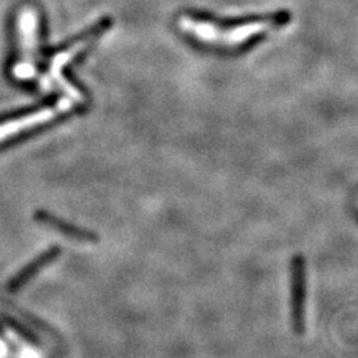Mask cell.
Here are the masks:
<instances>
[{"label": "cell", "mask_w": 358, "mask_h": 358, "mask_svg": "<svg viewBox=\"0 0 358 358\" xmlns=\"http://www.w3.org/2000/svg\"><path fill=\"white\" fill-rule=\"evenodd\" d=\"M273 21H248L242 26H235L231 29H221L214 23L194 20L190 16H182L179 20V26L188 35H193L197 40H201L207 45H218L224 48L240 47L249 40H253L258 35H261L270 27Z\"/></svg>", "instance_id": "cell-1"}, {"label": "cell", "mask_w": 358, "mask_h": 358, "mask_svg": "<svg viewBox=\"0 0 358 358\" xmlns=\"http://www.w3.org/2000/svg\"><path fill=\"white\" fill-rule=\"evenodd\" d=\"M106 26H107L106 23L101 24V26H97L93 30H90L88 35H86L84 38H81L79 40H77V42L71 45L69 48H66L64 51L55 54L53 57V60L49 62L47 75L42 78V81H40V87H42L45 91H51L54 87L62 88L66 96L79 99V101L84 102V96H82L81 91L78 88H75L72 84H69L68 79L64 78L63 69L69 64L72 58H75L79 53L84 51V49L106 29Z\"/></svg>", "instance_id": "cell-2"}, {"label": "cell", "mask_w": 358, "mask_h": 358, "mask_svg": "<svg viewBox=\"0 0 358 358\" xmlns=\"http://www.w3.org/2000/svg\"><path fill=\"white\" fill-rule=\"evenodd\" d=\"M38 12L33 8H23L18 14V35H20V55L15 63L12 73L16 79H31L38 73Z\"/></svg>", "instance_id": "cell-3"}, {"label": "cell", "mask_w": 358, "mask_h": 358, "mask_svg": "<svg viewBox=\"0 0 358 358\" xmlns=\"http://www.w3.org/2000/svg\"><path fill=\"white\" fill-rule=\"evenodd\" d=\"M78 103H82V101L64 94L62 99H58V101L51 106H47L39 111L23 115V116H20V118H15V120L6 121V123H0V142H5V140L20 135V133H23V131L31 130L35 127L42 126V124L53 121L54 118H57V116L71 112Z\"/></svg>", "instance_id": "cell-4"}, {"label": "cell", "mask_w": 358, "mask_h": 358, "mask_svg": "<svg viewBox=\"0 0 358 358\" xmlns=\"http://www.w3.org/2000/svg\"><path fill=\"white\" fill-rule=\"evenodd\" d=\"M303 302H305V264L302 257L293 263V320L296 331H303Z\"/></svg>", "instance_id": "cell-5"}, {"label": "cell", "mask_w": 358, "mask_h": 358, "mask_svg": "<svg viewBox=\"0 0 358 358\" xmlns=\"http://www.w3.org/2000/svg\"><path fill=\"white\" fill-rule=\"evenodd\" d=\"M38 220H39L40 222L47 224V226H49L51 229L63 233L64 236L72 238V239H75V240H81V242H87V240H94V238L91 236L90 233L75 229V227L69 226V224H66V222H63V221H60V220H57V218H54V216L48 215V214H39V215H38Z\"/></svg>", "instance_id": "cell-6"}, {"label": "cell", "mask_w": 358, "mask_h": 358, "mask_svg": "<svg viewBox=\"0 0 358 358\" xmlns=\"http://www.w3.org/2000/svg\"><path fill=\"white\" fill-rule=\"evenodd\" d=\"M55 255H57L55 249H54L53 253H47V254H44V255H40V258H38L36 261H33L27 269H24L23 272H20L18 277H16V278L11 282V284H10V290H11V291H16V290H18V288L24 284V282H27V281L33 277V274L38 273L40 269L44 268V266H47L49 261L53 260V258H54Z\"/></svg>", "instance_id": "cell-7"}, {"label": "cell", "mask_w": 358, "mask_h": 358, "mask_svg": "<svg viewBox=\"0 0 358 358\" xmlns=\"http://www.w3.org/2000/svg\"><path fill=\"white\" fill-rule=\"evenodd\" d=\"M8 355V346L0 340V358H5Z\"/></svg>", "instance_id": "cell-8"}]
</instances>
